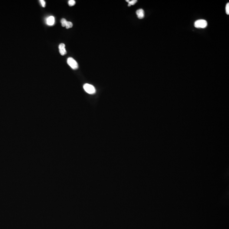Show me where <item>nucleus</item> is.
I'll return each mask as SVG.
<instances>
[{"label":"nucleus","mask_w":229,"mask_h":229,"mask_svg":"<svg viewBox=\"0 0 229 229\" xmlns=\"http://www.w3.org/2000/svg\"><path fill=\"white\" fill-rule=\"evenodd\" d=\"M208 23L206 20H197L195 21L194 23V26L196 28H202L204 29L207 26Z\"/></svg>","instance_id":"obj_1"},{"label":"nucleus","mask_w":229,"mask_h":229,"mask_svg":"<svg viewBox=\"0 0 229 229\" xmlns=\"http://www.w3.org/2000/svg\"><path fill=\"white\" fill-rule=\"evenodd\" d=\"M83 88L84 91L90 94H94L96 91L95 87L93 85L89 84H84L83 86Z\"/></svg>","instance_id":"obj_2"},{"label":"nucleus","mask_w":229,"mask_h":229,"mask_svg":"<svg viewBox=\"0 0 229 229\" xmlns=\"http://www.w3.org/2000/svg\"><path fill=\"white\" fill-rule=\"evenodd\" d=\"M67 63L73 69H76L78 68V65L77 62L72 57H69L68 58Z\"/></svg>","instance_id":"obj_3"},{"label":"nucleus","mask_w":229,"mask_h":229,"mask_svg":"<svg viewBox=\"0 0 229 229\" xmlns=\"http://www.w3.org/2000/svg\"><path fill=\"white\" fill-rule=\"evenodd\" d=\"M65 44L64 43H61L59 46V53L61 55H65V54H67L66 50L65 48Z\"/></svg>","instance_id":"obj_4"},{"label":"nucleus","mask_w":229,"mask_h":229,"mask_svg":"<svg viewBox=\"0 0 229 229\" xmlns=\"http://www.w3.org/2000/svg\"><path fill=\"white\" fill-rule=\"evenodd\" d=\"M136 14L137 15L138 18L139 19H143L144 17V12L143 9H139L136 11Z\"/></svg>","instance_id":"obj_5"},{"label":"nucleus","mask_w":229,"mask_h":229,"mask_svg":"<svg viewBox=\"0 0 229 229\" xmlns=\"http://www.w3.org/2000/svg\"><path fill=\"white\" fill-rule=\"evenodd\" d=\"M55 19L53 16H50L46 20V23L49 26H52L54 23Z\"/></svg>","instance_id":"obj_6"},{"label":"nucleus","mask_w":229,"mask_h":229,"mask_svg":"<svg viewBox=\"0 0 229 229\" xmlns=\"http://www.w3.org/2000/svg\"><path fill=\"white\" fill-rule=\"evenodd\" d=\"M72 23H71V22H69V21H67V22L66 24V26H65V27H66V29H69V28H72Z\"/></svg>","instance_id":"obj_7"},{"label":"nucleus","mask_w":229,"mask_h":229,"mask_svg":"<svg viewBox=\"0 0 229 229\" xmlns=\"http://www.w3.org/2000/svg\"><path fill=\"white\" fill-rule=\"evenodd\" d=\"M67 22V21L65 18H62V19L61 20V22L62 23V27H65Z\"/></svg>","instance_id":"obj_8"},{"label":"nucleus","mask_w":229,"mask_h":229,"mask_svg":"<svg viewBox=\"0 0 229 229\" xmlns=\"http://www.w3.org/2000/svg\"><path fill=\"white\" fill-rule=\"evenodd\" d=\"M137 2V0H132L131 1H130L129 2V4H128V6H131V5H134L135 4V3Z\"/></svg>","instance_id":"obj_9"},{"label":"nucleus","mask_w":229,"mask_h":229,"mask_svg":"<svg viewBox=\"0 0 229 229\" xmlns=\"http://www.w3.org/2000/svg\"><path fill=\"white\" fill-rule=\"evenodd\" d=\"M76 2L74 0H70L68 1V4L70 6H73L75 4Z\"/></svg>","instance_id":"obj_10"},{"label":"nucleus","mask_w":229,"mask_h":229,"mask_svg":"<svg viewBox=\"0 0 229 229\" xmlns=\"http://www.w3.org/2000/svg\"><path fill=\"white\" fill-rule=\"evenodd\" d=\"M226 13L228 15H229V3H228L227 4V5H226Z\"/></svg>","instance_id":"obj_11"},{"label":"nucleus","mask_w":229,"mask_h":229,"mask_svg":"<svg viewBox=\"0 0 229 229\" xmlns=\"http://www.w3.org/2000/svg\"><path fill=\"white\" fill-rule=\"evenodd\" d=\"M39 2H40V3L41 4V5L42 6V7H45V2L44 0H39Z\"/></svg>","instance_id":"obj_12"},{"label":"nucleus","mask_w":229,"mask_h":229,"mask_svg":"<svg viewBox=\"0 0 229 229\" xmlns=\"http://www.w3.org/2000/svg\"><path fill=\"white\" fill-rule=\"evenodd\" d=\"M126 1L127 2H129L130 1V0H126Z\"/></svg>","instance_id":"obj_13"}]
</instances>
